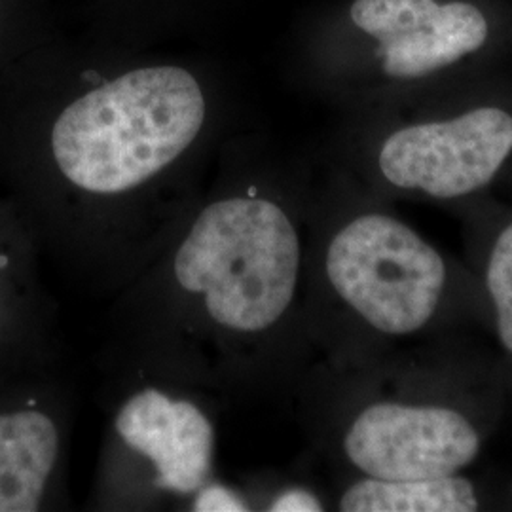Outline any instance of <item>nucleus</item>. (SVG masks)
<instances>
[{
  "mask_svg": "<svg viewBox=\"0 0 512 512\" xmlns=\"http://www.w3.org/2000/svg\"><path fill=\"white\" fill-rule=\"evenodd\" d=\"M114 435L147 463L152 484L160 492L194 495L211 478L215 425L192 399L145 385L120 404Z\"/></svg>",
  "mask_w": 512,
  "mask_h": 512,
  "instance_id": "nucleus-7",
  "label": "nucleus"
},
{
  "mask_svg": "<svg viewBox=\"0 0 512 512\" xmlns=\"http://www.w3.org/2000/svg\"><path fill=\"white\" fill-rule=\"evenodd\" d=\"M480 505L475 484L461 473L391 480L363 476L338 501L346 512H473Z\"/></svg>",
  "mask_w": 512,
  "mask_h": 512,
  "instance_id": "nucleus-10",
  "label": "nucleus"
},
{
  "mask_svg": "<svg viewBox=\"0 0 512 512\" xmlns=\"http://www.w3.org/2000/svg\"><path fill=\"white\" fill-rule=\"evenodd\" d=\"M205 97L179 67L122 74L59 112L50 152L61 179L93 198H118L158 177L200 135Z\"/></svg>",
  "mask_w": 512,
  "mask_h": 512,
  "instance_id": "nucleus-2",
  "label": "nucleus"
},
{
  "mask_svg": "<svg viewBox=\"0 0 512 512\" xmlns=\"http://www.w3.org/2000/svg\"><path fill=\"white\" fill-rule=\"evenodd\" d=\"M342 448L372 478H427L463 473L482 450L475 420L452 404L384 399L348 421Z\"/></svg>",
  "mask_w": 512,
  "mask_h": 512,
  "instance_id": "nucleus-5",
  "label": "nucleus"
},
{
  "mask_svg": "<svg viewBox=\"0 0 512 512\" xmlns=\"http://www.w3.org/2000/svg\"><path fill=\"white\" fill-rule=\"evenodd\" d=\"M65 425L31 372L0 378V512H35L54 501Z\"/></svg>",
  "mask_w": 512,
  "mask_h": 512,
  "instance_id": "nucleus-8",
  "label": "nucleus"
},
{
  "mask_svg": "<svg viewBox=\"0 0 512 512\" xmlns=\"http://www.w3.org/2000/svg\"><path fill=\"white\" fill-rule=\"evenodd\" d=\"M35 243L18 209L0 205V378L33 372L42 363L44 306Z\"/></svg>",
  "mask_w": 512,
  "mask_h": 512,
  "instance_id": "nucleus-9",
  "label": "nucleus"
},
{
  "mask_svg": "<svg viewBox=\"0 0 512 512\" xmlns=\"http://www.w3.org/2000/svg\"><path fill=\"white\" fill-rule=\"evenodd\" d=\"M349 16L357 29L378 40L384 73L399 80L450 67L488 38L484 14L461 0H355Z\"/></svg>",
  "mask_w": 512,
  "mask_h": 512,
  "instance_id": "nucleus-6",
  "label": "nucleus"
},
{
  "mask_svg": "<svg viewBox=\"0 0 512 512\" xmlns=\"http://www.w3.org/2000/svg\"><path fill=\"white\" fill-rule=\"evenodd\" d=\"M511 154V114L478 107L393 131L380 148L378 169L393 188L458 200L492 183Z\"/></svg>",
  "mask_w": 512,
  "mask_h": 512,
  "instance_id": "nucleus-4",
  "label": "nucleus"
},
{
  "mask_svg": "<svg viewBox=\"0 0 512 512\" xmlns=\"http://www.w3.org/2000/svg\"><path fill=\"white\" fill-rule=\"evenodd\" d=\"M332 293L370 329L412 336L440 311L450 272L439 249L393 215L359 213L325 249Z\"/></svg>",
  "mask_w": 512,
  "mask_h": 512,
  "instance_id": "nucleus-3",
  "label": "nucleus"
},
{
  "mask_svg": "<svg viewBox=\"0 0 512 512\" xmlns=\"http://www.w3.org/2000/svg\"><path fill=\"white\" fill-rule=\"evenodd\" d=\"M302 274L293 215L264 196L209 203L171 258L184 304L220 338H266L291 313Z\"/></svg>",
  "mask_w": 512,
  "mask_h": 512,
  "instance_id": "nucleus-1",
  "label": "nucleus"
},
{
  "mask_svg": "<svg viewBox=\"0 0 512 512\" xmlns=\"http://www.w3.org/2000/svg\"><path fill=\"white\" fill-rule=\"evenodd\" d=\"M323 509L321 499L306 488H289L277 495L268 507L272 512H315Z\"/></svg>",
  "mask_w": 512,
  "mask_h": 512,
  "instance_id": "nucleus-13",
  "label": "nucleus"
},
{
  "mask_svg": "<svg viewBox=\"0 0 512 512\" xmlns=\"http://www.w3.org/2000/svg\"><path fill=\"white\" fill-rule=\"evenodd\" d=\"M484 281L494 310L497 340L512 357V220L501 228L492 243Z\"/></svg>",
  "mask_w": 512,
  "mask_h": 512,
  "instance_id": "nucleus-11",
  "label": "nucleus"
},
{
  "mask_svg": "<svg viewBox=\"0 0 512 512\" xmlns=\"http://www.w3.org/2000/svg\"><path fill=\"white\" fill-rule=\"evenodd\" d=\"M192 511L234 512L249 511L247 501L234 490L220 484H205L202 490L194 494Z\"/></svg>",
  "mask_w": 512,
  "mask_h": 512,
  "instance_id": "nucleus-12",
  "label": "nucleus"
}]
</instances>
